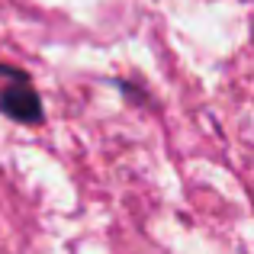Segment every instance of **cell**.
I'll use <instances>...</instances> for the list:
<instances>
[{
    "mask_svg": "<svg viewBox=\"0 0 254 254\" xmlns=\"http://www.w3.org/2000/svg\"><path fill=\"white\" fill-rule=\"evenodd\" d=\"M0 113L13 123H23V126H36L42 123L45 110H42V100H39L36 87L29 84V77H19L10 87L0 90Z\"/></svg>",
    "mask_w": 254,
    "mask_h": 254,
    "instance_id": "6da1fadb",
    "label": "cell"
}]
</instances>
